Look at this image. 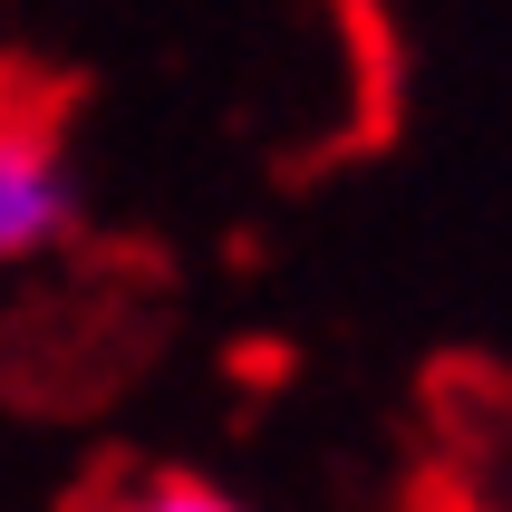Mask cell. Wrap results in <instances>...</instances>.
<instances>
[{
  "mask_svg": "<svg viewBox=\"0 0 512 512\" xmlns=\"http://www.w3.org/2000/svg\"><path fill=\"white\" fill-rule=\"evenodd\" d=\"M87 512H242V503H223V493L194 484V474H126V484L97 493Z\"/></svg>",
  "mask_w": 512,
  "mask_h": 512,
  "instance_id": "obj_2",
  "label": "cell"
},
{
  "mask_svg": "<svg viewBox=\"0 0 512 512\" xmlns=\"http://www.w3.org/2000/svg\"><path fill=\"white\" fill-rule=\"evenodd\" d=\"M68 232V174H58V126L49 107H20L0 87V261L39 252Z\"/></svg>",
  "mask_w": 512,
  "mask_h": 512,
  "instance_id": "obj_1",
  "label": "cell"
}]
</instances>
